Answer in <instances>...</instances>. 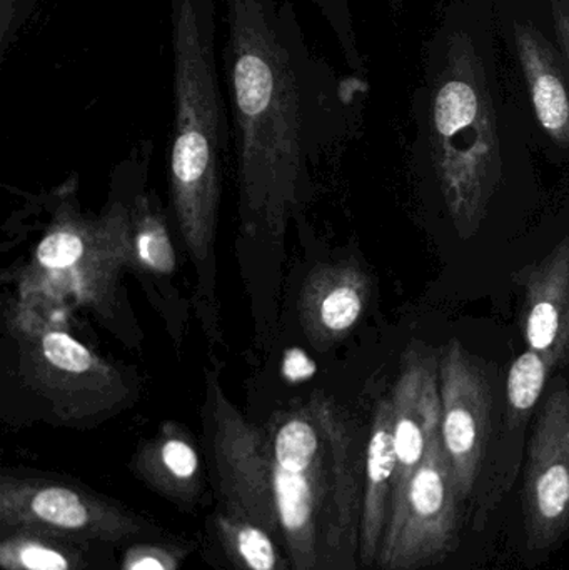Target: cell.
I'll list each match as a JSON object with an SVG mask.
<instances>
[{
	"instance_id": "1",
	"label": "cell",
	"mask_w": 569,
	"mask_h": 570,
	"mask_svg": "<svg viewBox=\"0 0 569 570\" xmlns=\"http://www.w3.org/2000/svg\"><path fill=\"white\" fill-rule=\"evenodd\" d=\"M223 60L239 157L243 229L279 243L297 203L314 114L364 90L307 42L291 0H224Z\"/></svg>"
},
{
	"instance_id": "2",
	"label": "cell",
	"mask_w": 569,
	"mask_h": 570,
	"mask_svg": "<svg viewBox=\"0 0 569 570\" xmlns=\"http://www.w3.org/2000/svg\"><path fill=\"white\" fill-rule=\"evenodd\" d=\"M424 136L451 220L480 229L503 173V49L491 0H450L421 63Z\"/></svg>"
},
{
	"instance_id": "3",
	"label": "cell",
	"mask_w": 569,
	"mask_h": 570,
	"mask_svg": "<svg viewBox=\"0 0 569 570\" xmlns=\"http://www.w3.org/2000/svg\"><path fill=\"white\" fill-rule=\"evenodd\" d=\"M281 548L293 570H347L360 549L353 441L327 399L279 412L264 429Z\"/></svg>"
},
{
	"instance_id": "4",
	"label": "cell",
	"mask_w": 569,
	"mask_h": 570,
	"mask_svg": "<svg viewBox=\"0 0 569 570\" xmlns=\"http://www.w3.org/2000/svg\"><path fill=\"white\" fill-rule=\"evenodd\" d=\"M0 531L107 544L159 535L133 512L82 489L16 475L0 479Z\"/></svg>"
},
{
	"instance_id": "5",
	"label": "cell",
	"mask_w": 569,
	"mask_h": 570,
	"mask_svg": "<svg viewBox=\"0 0 569 570\" xmlns=\"http://www.w3.org/2000/svg\"><path fill=\"white\" fill-rule=\"evenodd\" d=\"M460 491L441 429L431 438L401 504L390 514L377 564L418 570L447 554L457 534Z\"/></svg>"
},
{
	"instance_id": "6",
	"label": "cell",
	"mask_w": 569,
	"mask_h": 570,
	"mask_svg": "<svg viewBox=\"0 0 569 570\" xmlns=\"http://www.w3.org/2000/svg\"><path fill=\"white\" fill-rule=\"evenodd\" d=\"M136 257L126 210H109L97 219L66 217L52 224L36 249L40 284L56 285L79 301L96 304L117 271Z\"/></svg>"
},
{
	"instance_id": "7",
	"label": "cell",
	"mask_w": 569,
	"mask_h": 570,
	"mask_svg": "<svg viewBox=\"0 0 569 570\" xmlns=\"http://www.w3.org/2000/svg\"><path fill=\"white\" fill-rule=\"evenodd\" d=\"M209 422L223 509L266 529L281 546L264 429L247 421L209 377Z\"/></svg>"
},
{
	"instance_id": "8",
	"label": "cell",
	"mask_w": 569,
	"mask_h": 570,
	"mask_svg": "<svg viewBox=\"0 0 569 570\" xmlns=\"http://www.w3.org/2000/svg\"><path fill=\"white\" fill-rule=\"evenodd\" d=\"M30 385L73 421L104 414L126 401L129 389L112 365L62 331H46L23 351Z\"/></svg>"
},
{
	"instance_id": "9",
	"label": "cell",
	"mask_w": 569,
	"mask_h": 570,
	"mask_svg": "<svg viewBox=\"0 0 569 570\" xmlns=\"http://www.w3.org/2000/svg\"><path fill=\"white\" fill-rule=\"evenodd\" d=\"M524 531L533 549L553 546L569 528V389L545 402L531 439L523 485Z\"/></svg>"
},
{
	"instance_id": "10",
	"label": "cell",
	"mask_w": 569,
	"mask_h": 570,
	"mask_svg": "<svg viewBox=\"0 0 569 570\" xmlns=\"http://www.w3.org/2000/svg\"><path fill=\"white\" fill-rule=\"evenodd\" d=\"M441 438L461 499L480 474L491 432L493 394L483 368L458 341L440 358Z\"/></svg>"
},
{
	"instance_id": "11",
	"label": "cell",
	"mask_w": 569,
	"mask_h": 570,
	"mask_svg": "<svg viewBox=\"0 0 569 570\" xmlns=\"http://www.w3.org/2000/svg\"><path fill=\"white\" fill-rule=\"evenodd\" d=\"M391 402L396 475L390 514L403 501L431 438L441 429L440 361L421 348L408 351Z\"/></svg>"
},
{
	"instance_id": "12",
	"label": "cell",
	"mask_w": 569,
	"mask_h": 570,
	"mask_svg": "<svg viewBox=\"0 0 569 570\" xmlns=\"http://www.w3.org/2000/svg\"><path fill=\"white\" fill-rule=\"evenodd\" d=\"M528 273L524 341L555 371L569 362V236Z\"/></svg>"
},
{
	"instance_id": "13",
	"label": "cell",
	"mask_w": 569,
	"mask_h": 570,
	"mask_svg": "<svg viewBox=\"0 0 569 570\" xmlns=\"http://www.w3.org/2000/svg\"><path fill=\"white\" fill-rule=\"evenodd\" d=\"M370 291V279L357 264L317 266L300 298L301 322L310 341L327 347L346 337L363 317Z\"/></svg>"
},
{
	"instance_id": "14",
	"label": "cell",
	"mask_w": 569,
	"mask_h": 570,
	"mask_svg": "<svg viewBox=\"0 0 569 570\" xmlns=\"http://www.w3.org/2000/svg\"><path fill=\"white\" fill-rule=\"evenodd\" d=\"M396 475L394 411L391 399L376 405L366 448L363 502H361L360 561L364 568L376 564L390 521L391 498Z\"/></svg>"
},
{
	"instance_id": "15",
	"label": "cell",
	"mask_w": 569,
	"mask_h": 570,
	"mask_svg": "<svg viewBox=\"0 0 569 570\" xmlns=\"http://www.w3.org/2000/svg\"><path fill=\"white\" fill-rule=\"evenodd\" d=\"M144 478L159 491L189 498L197 489L199 455L189 439L176 425L164 429L137 458Z\"/></svg>"
},
{
	"instance_id": "16",
	"label": "cell",
	"mask_w": 569,
	"mask_h": 570,
	"mask_svg": "<svg viewBox=\"0 0 569 570\" xmlns=\"http://www.w3.org/2000/svg\"><path fill=\"white\" fill-rule=\"evenodd\" d=\"M217 539L236 570H293L276 539L254 522L220 508L214 518Z\"/></svg>"
},
{
	"instance_id": "17",
	"label": "cell",
	"mask_w": 569,
	"mask_h": 570,
	"mask_svg": "<svg viewBox=\"0 0 569 570\" xmlns=\"http://www.w3.org/2000/svg\"><path fill=\"white\" fill-rule=\"evenodd\" d=\"M62 539L29 531L2 532L0 568L3 570H73L76 556Z\"/></svg>"
},
{
	"instance_id": "18",
	"label": "cell",
	"mask_w": 569,
	"mask_h": 570,
	"mask_svg": "<svg viewBox=\"0 0 569 570\" xmlns=\"http://www.w3.org/2000/svg\"><path fill=\"white\" fill-rule=\"evenodd\" d=\"M551 371L553 368L550 367L547 358L541 357L531 348L514 358L510 372H508L507 382L508 424L510 428H518L521 422L530 417L531 411L543 394Z\"/></svg>"
},
{
	"instance_id": "19",
	"label": "cell",
	"mask_w": 569,
	"mask_h": 570,
	"mask_svg": "<svg viewBox=\"0 0 569 570\" xmlns=\"http://www.w3.org/2000/svg\"><path fill=\"white\" fill-rule=\"evenodd\" d=\"M149 206V204H147ZM147 206H139L136 226H134V249L137 259L143 261L150 271L170 274L176 266L173 244L164 226L163 217H157Z\"/></svg>"
},
{
	"instance_id": "20",
	"label": "cell",
	"mask_w": 569,
	"mask_h": 570,
	"mask_svg": "<svg viewBox=\"0 0 569 570\" xmlns=\"http://www.w3.org/2000/svg\"><path fill=\"white\" fill-rule=\"evenodd\" d=\"M311 2L316 6V9L320 10L321 16L330 26L347 67L356 76L363 77L366 73V60H364L363 52H361L350 0H311Z\"/></svg>"
},
{
	"instance_id": "21",
	"label": "cell",
	"mask_w": 569,
	"mask_h": 570,
	"mask_svg": "<svg viewBox=\"0 0 569 570\" xmlns=\"http://www.w3.org/2000/svg\"><path fill=\"white\" fill-rule=\"evenodd\" d=\"M39 0H0V62L19 39Z\"/></svg>"
},
{
	"instance_id": "22",
	"label": "cell",
	"mask_w": 569,
	"mask_h": 570,
	"mask_svg": "<svg viewBox=\"0 0 569 570\" xmlns=\"http://www.w3.org/2000/svg\"><path fill=\"white\" fill-rule=\"evenodd\" d=\"M126 570H170V566L164 561L160 552L143 548L130 552Z\"/></svg>"
},
{
	"instance_id": "23",
	"label": "cell",
	"mask_w": 569,
	"mask_h": 570,
	"mask_svg": "<svg viewBox=\"0 0 569 570\" xmlns=\"http://www.w3.org/2000/svg\"><path fill=\"white\" fill-rule=\"evenodd\" d=\"M386 2L393 12H400V10L403 9L404 2H406V0H386Z\"/></svg>"
}]
</instances>
